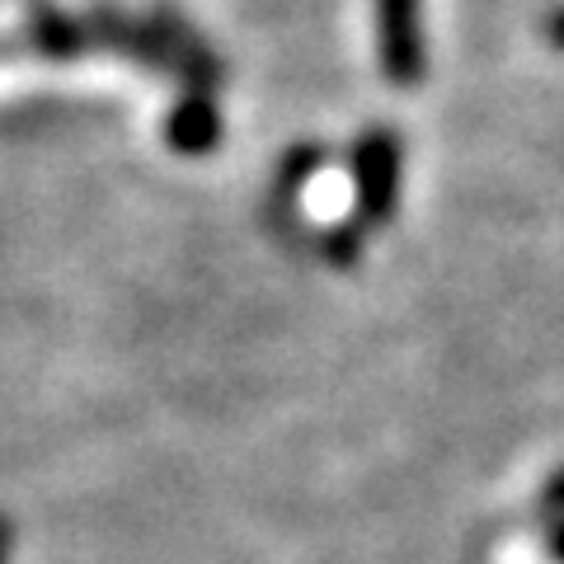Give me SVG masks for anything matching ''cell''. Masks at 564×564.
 <instances>
[{"mask_svg":"<svg viewBox=\"0 0 564 564\" xmlns=\"http://www.w3.org/2000/svg\"><path fill=\"white\" fill-rule=\"evenodd\" d=\"M217 137H221V118L212 113L207 99H188V104H180V109H174V118H170V141H174L180 151L203 155V151L217 147Z\"/></svg>","mask_w":564,"mask_h":564,"instance_id":"3957f363","label":"cell"},{"mask_svg":"<svg viewBox=\"0 0 564 564\" xmlns=\"http://www.w3.org/2000/svg\"><path fill=\"white\" fill-rule=\"evenodd\" d=\"M381 24V62L395 85H419L423 76V29H419V0H377Z\"/></svg>","mask_w":564,"mask_h":564,"instance_id":"7a4b0ae2","label":"cell"},{"mask_svg":"<svg viewBox=\"0 0 564 564\" xmlns=\"http://www.w3.org/2000/svg\"><path fill=\"white\" fill-rule=\"evenodd\" d=\"M358 207L362 221H381L395 207V188H400V141L391 132H367L358 141Z\"/></svg>","mask_w":564,"mask_h":564,"instance_id":"6da1fadb","label":"cell"},{"mask_svg":"<svg viewBox=\"0 0 564 564\" xmlns=\"http://www.w3.org/2000/svg\"><path fill=\"white\" fill-rule=\"evenodd\" d=\"M0 564H6V522H0Z\"/></svg>","mask_w":564,"mask_h":564,"instance_id":"5b68a950","label":"cell"},{"mask_svg":"<svg viewBox=\"0 0 564 564\" xmlns=\"http://www.w3.org/2000/svg\"><path fill=\"white\" fill-rule=\"evenodd\" d=\"M551 43H555V47H564V10L551 20Z\"/></svg>","mask_w":564,"mask_h":564,"instance_id":"277c9868","label":"cell"}]
</instances>
